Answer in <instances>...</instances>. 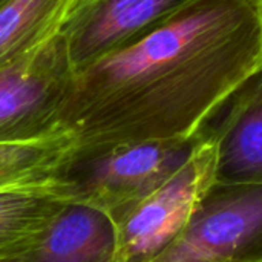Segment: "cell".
Listing matches in <instances>:
<instances>
[{
  "mask_svg": "<svg viewBox=\"0 0 262 262\" xmlns=\"http://www.w3.org/2000/svg\"><path fill=\"white\" fill-rule=\"evenodd\" d=\"M149 262H262V183L215 181Z\"/></svg>",
  "mask_w": 262,
  "mask_h": 262,
  "instance_id": "4",
  "label": "cell"
},
{
  "mask_svg": "<svg viewBox=\"0 0 262 262\" xmlns=\"http://www.w3.org/2000/svg\"><path fill=\"white\" fill-rule=\"evenodd\" d=\"M75 150L68 130L28 141H0V186L63 175Z\"/></svg>",
  "mask_w": 262,
  "mask_h": 262,
  "instance_id": "11",
  "label": "cell"
},
{
  "mask_svg": "<svg viewBox=\"0 0 262 262\" xmlns=\"http://www.w3.org/2000/svg\"><path fill=\"white\" fill-rule=\"evenodd\" d=\"M259 0H196L77 72L74 157L201 134L262 69Z\"/></svg>",
  "mask_w": 262,
  "mask_h": 262,
  "instance_id": "1",
  "label": "cell"
},
{
  "mask_svg": "<svg viewBox=\"0 0 262 262\" xmlns=\"http://www.w3.org/2000/svg\"><path fill=\"white\" fill-rule=\"evenodd\" d=\"M207 127L187 140L123 143L80 155L63 175L74 183L77 203L117 223L192 157Z\"/></svg>",
  "mask_w": 262,
  "mask_h": 262,
  "instance_id": "2",
  "label": "cell"
},
{
  "mask_svg": "<svg viewBox=\"0 0 262 262\" xmlns=\"http://www.w3.org/2000/svg\"><path fill=\"white\" fill-rule=\"evenodd\" d=\"M80 0H9L0 8V66L61 32Z\"/></svg>",
  "mask_w": 262,
  "mask_h": 262,
  "instance_id": "10",
  "label": "cell"
},
{
  "mask_svg": "<svg viewBox=\"0 0 262 262\" xmlns=\"http://www.w3.org/2000/svg\"><path fill=\"white\" fill-rule=\"evenodd\" d=\"M196 0H80L61 32L77 72L140 38Z\"/></svg>",
  "mask_w": 262,
  "mask_h": 262,
  "instance_id": "6",
  "label": "cell"
},
{
  "mask_svg": "<svg viewBox=\"0 0 262 262\" xmlns=\"http://www.w3.org/2000/svg\"><path fill=\"white\" fill-rule=\"evenodd\" d=\"M77 71L63 32L0 66V141H28L64 132Z\"/></svg>",
  "mask_w": 262,
  "mask_h": 262,
  "instance_id": "3",
  "label": "cell"
},
{
  "mask_svg": "<svg viewBox=\"0 0 262 262\" xmlns=\"http://www.w3.org/2000/svg\"><path fill=\"white\" fill-rule=\"evenodd\" d=\"M216 181V140L209 126L192 157L157 190L115 223V262H149L184 229Z\"/></svg>",
  "mask_w": 262,
  "mask_h": 262,
  "instance_id": "5",
  "label": "cell"
},
{
  "mask_svg": "<svg viewBox=\"0 0 262 262\" xmlns=\"http://www.w3.org/2000/svg\"><path fill=\"white\" fill-rule=\"evenodd\" d=\"M213 127L216 181L262 183V69L226 104Z\"/></svg>",
  "mask_w": 262,
  "mask_h": 262,
  "instance_id": "8",
  "label": "cell"
},
{
  "mask_svg": "<svg viewBox=\"0 0 262 262\" xmlns=\"http://www.w3.org/2000/svg\"><path fill=\"white\" fill-rule=\"evenodd\" d=\"M259 14H261V31H262V0H259ZM261 55H262V38H261Z\"/></svg>",
  "mask_w": 262,
  "mask_h": 262,
  "instance_id": "12",
  "label": "cell"
},
{
  "mask_svg": "<svg viewBox=\"0 0 262 262\" xmlns=\"http://www.w3.org/2000/svg\"><path fill=\"white\" fill-rule=\"evenodd\" d=\"M75 203V186L64 175L0 186V253L43 232Z\"/></svg>",
  "mask_w": 262,
  "mask_h": 262,
  "instance_id": "9",
  "label": "cell"
},
{
  "mask_svg": "<svg viewBox=\"0 0 262 262\" xmlns=\"http://www.w3.org/2000/svg\"><path fill=\"white\" fill-rule=\"evenodd\" d=\"M8 2H9V0H0V8H2V6H3L5 3H8Z\"/></svg>",
  "mask_w": 262,
  "mask_h": 262,
  "instance_id": "13",
  "label": "cell"
},
{
  "mask_svg": "<svg viewBox=\"0 0 262 262\" xmlns=\"http://www.w3.org/2000/svg\"><path fill=\"white\" fill-rule=\"evenodd\" d=\"M117 226L104 212L75 203L41 233L0 255V262H115Z\"/></svg>",
  "mask_w": 262,
  "mask_h": 262,
  "instance_id": "7",
  "label": "cell"
}]
</instances>
